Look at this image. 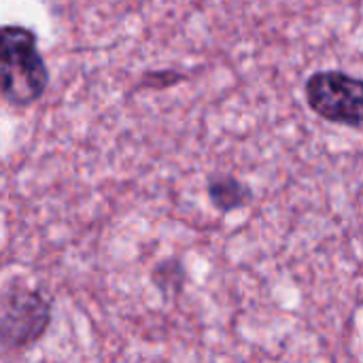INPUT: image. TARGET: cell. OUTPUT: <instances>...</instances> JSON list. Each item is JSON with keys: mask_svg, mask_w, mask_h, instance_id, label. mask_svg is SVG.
<instances>
[{"mask_svg": "<svg viewBox=\"0 0 363 363\" xmlns=\"http://www.w3.org/2000/svg\"><path fill=\"white\" fill-rule=\"evenodd\" d=\"M2 98L11 104L36 102L49 83L36 34L23 26H4L0 34Z\"/></svg>", "mask_w": 363, "mask_h": 363, "instance_id": "1", "label": "cell"}, {"mask_svg": "<svg viewBox=\"0 0 363 363\" xmlns=\"http://www.w3.org/2000/svg\"><path fill=\"white\" fill-rule=\"evenodd\" d=\"M306 102L323 119L363 128V79L340 70H321L306 81Z\"/></svg>", "mask_w": 363, "mask_h": 363, "instance_id": "2", "label": "cell"}, {"mask_svg": "<svg viewBox=\"0 0 363 363\" xmlns=\"http://www.w3.org/2000/svg\"><path fill=\"white\" fill-rule=\"evenodd\" d=\"M51 308L47 300L26 287L6 289L2 298V340L9 347L34 342L49 325Z\"/></svg>", "mask_w": 363, "mask_h": 363, "instance_id": "3", "label": "cell"}, {"mask_svg": "<svg viewBox=\"0 0 363 363\" xmlns=\"http://www.w3.org/2000/svg\"><path fill=\"white\" fill-rule=\"evenodd\" d=\"M208 198L215 208L230 213L236 208H245L253 200V194L245 183L230 174H215L208 181Z\"/></svg>", "mask_w": 363, "mask_h": 363, "instance_id": "4", "label": "cell"}]
</instances>
